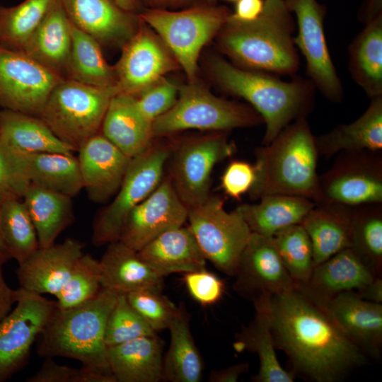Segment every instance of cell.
Segmentation results:
<instances>
[{"instance_id":"7","label":"cell","mask_w":382,"mask_h":382,"mask_svg":"<svg viewBox=\"0 0 382 382\" xmlns=\"http://www.w3.org/2000/svg\"><path fill=\"white\" fill-rule=\"evenodd\" d=\"M229 14L224 6L202 4L180 11L144 9L138 16L156 31L194 83L201 50L219 33Z\"/></svg>"},{"instance_id":"22","label":"cell","mask_w":382,"mask_h":382,"mask_svg":"<svg viewBox=\"0 0 382 382\" xmlns=\"http://www.w3.org/2000/svg\"><path fill=\"white\" fill-rule=\"evenodd\" d=\"M71 23L99 43L122 46L140 23L113 0H58Z\"/></svg>"},{"instance_id":"28","label":"cell","mask_w":382,"mask_h":382,"mask_svg":"<svg viewBox=\"0 0 382 382\" xmlns=\"http://www.w3.org/2000/svg\"><path fill=\"white\" fill-rule=\"evenodd\" d=\"M71 42V23L56 0L20 50L65 79Z\"/></svg>"},{"instance_id":"13","label":"cell","mask_w":382,"mask_h":382,"mask_svg":"<svg viewBox=\"0 0 382 382\" xmlns=\"http://www.w3.org/2000/svg\"><path fill=\"white\" fill-rule=\"evenodd\" d=\"M15 308L0 320V382L27 362L31 347L57 308L55 301L17 289Z\"/></svg>"},{"instance_id":"19","label":"cell","mask_w":382,"mask_h":382,"mask_svg":"<svg viewBox=\"0 0 382 382\" xmlns=\"http://www.w3.org/2000/svg\"><path fill=\"white\" fill-rule=\"evenodd\" d=\"M83 189L90 200L104 203L118 191L132 158L100 132L90 138L77 151Z\"/></svg>"},{"instance_id":"47","label":"cell","mask_w":382,"mask_h":382,"mask_svg":"<svg viewBox=\"0 0 382 382\" xmlns=\"http://www.w3.org/2000/svg\"><path fill=\"white\" fill-rule=\"evenodd\" d=\"M178 88L173 83L161 79L135 97L138 110L151 124L175 104Z\"/></svg>"},{"instance_id":"25","label":"cell","mask_w":382,"mask_h":382,"mask_svg":"<svg viewBox=\"0 0 382 382\" xmlns=\"http://www.w3.org/2000/svg\"><path fill=\"white\" fill-rule=\"evenodd\" d=\"M138 254L162 277L205 269L206 259L188 226L162 233L139 250Z\"/></svg>"},{"instance_id":"55","label":"cell","mask_w":382,"mask_h":382,"mask_svg":"<svg viewBox=\"0 0 382 382\" xmlns=\"http://www.w3.org/2000/svg\"><path fill=\"white\" fill-rule=\"evenodd\" d=\"M216 0H141L143 4H146L151 8H162L170 7L187 8L202 4H214Z\"/></svg>"},{"instance_id":"42","label":"cell","mask_w":382,"mask_h":382,"mask_svg":"<svg viewBox=\"0 0 382 382\" xmlns=\"http://www.w3.org/2000/svg\"><path fill=\"white\" fill-rule=\"evenodd\" d=\"M275 248L291 277L299 285L306 282L314 268L311 239L301 224L289 226L272 236Z\"/></svg>"},{"instance_id":"40","label":"cell","mask_w":382,"mask_h":382,"mask_svg":"<svg viewBox=\"0 0 382 382\" xmlns=\"http://www.w3.org/2000/svg\"><path fill=\"white\" fill-rule=\"evenodd\" d=\"M377 277L382 271V203L354 207L351 247Z\"/></svg>"},{"instance_id":"38","label":"cell","mask_w":382,"mask_h":382,"mask_svg":"<svg viewBox=\"0 0 382 382\" xmlns=\"http://www.w3.org/2000/svg\"><path fill=\"white\" fill-rule=\"evenodd\" d=\"M71 36L65 79L96 87L116 86L115 68L106 62L99 42L72 23Z\"/></svg>"},{"instance_id":"37","label":"cell","mask_w":382,"mask_h":382,"mask_svg":"<svg viewBox=\"0 0 382 382\" xmlns=\"http://www.w3.org/2000/svg\"><path fill=\"white\" fill-rule=\"evenodd\" d=\"M30 183L73 197L83 189L78 158L73 154H26Z\"/></svg>"},{"instance_id":"10","label":"cell","mask_w":382,"mask_h":382,"mask_svg":"<svg viewBox=\"0 0 382 382\" xmlns=\"http://www.w3.org/2000/svg\"><path fill=\"white\" fill-rule=\"evenodd\" d=\"M187 221L206 260L233 277L252 233L240 214L227 212L221 197L209 195L188 209Z\"/></svg>"},{"instance_id":"14","label":"cell","mask_w":382,"mask_h":382,"mask_svg":"<svg viewBox=\"0 0 382 382\" xmlns=\"http://www.w3.org/2000/svg\"><path fill=\"white\" fill-rule=\"evenodd\" d=\"M64 78L25 52L0 44V107L39 116Z\"/></svg>"},{"instance_id":"21","label":"cell","mask_w":382,"mask_h":382,"mask_svg":"<svg viewBox=\"0 0 382 382\" xmlns=\"http://www.w3.org/2000/svg\"><path fill=\"white\" fill-rule=\"evenodd\" d=\"M320 307L366 356L381 357V303L364 300L355 291H349L336 295Z\"/></svg>"},{"instance_id":"48","label":"cell","mask_w":382,"mask_h":382,"mask_svg":"<svg viewBox=\"0 0 382 382\" xmlns=\"http://www.w3.org/2000/svg\"><path fill=\"white\" fill-rule=\"evenodd\" d=\"M184 280L190 295L203 306L215 303L223 294L222 281L205 269L185 273Z\"/></svg>"},{"instance_id":"39","label":"cell","mask_w":382,"mask_h":382,"mask_svg":"<svg viewBox=\"0 0 382 382\" xmlns=\"http://www.w3.org/2000/svg\"><path fill=\"white\" fill-rule=\"evenodd\" d=\"M0 235L11 257L18 264L40 248L35 226L22 198H3L0 205Z\"/></svg>"},{"instance_id":"30","label":"cell","mask_w":382,"mask_h":382,"mask_svg":"<svg viewBox=\"0 0 382 382\" xmlns=\"http://www.w3.org/2000/svg\"><path fill=\"white\" fill-rule=\"evenodd\" d=\"M107 360L117 382L162 380V344L156 335L108 347Z\"/></svg>"},{"instance_id":"56","label":"cell","mask_w":382,"mask_h":382,"mask_svg":"<svg viewBox=\"0 0 382 382\" xmlns=\"http://www.w3.org/2000/svg\"><path fill=\"white\" fill-rule=\"evenodd\" d=\"M363 299L381 303L382 302V279L376 277L371 282L362 288L355 291Z\"/></svg>"},{"instance_id":"16","label":"cell","mask_w":382,"mask_h":382,"mask_svg":"<svg viewBox=\"0 0 382 382\" xmlns=\"http://www.w3.org/2000/svg\"><path fill=\"white\" fill-rule=\"evenodd\" d=\"M233 290L253 303L296 289L272 237L251 233L233 276Z\"/></svg>"},{"instance_id":"8","label":"cell","mask_w":382,"mask_h":382,"mask_svg":"<svg viewBox=\"0 0 382 382\" xmlns=\"http://www.w3.org/2000/svg\"><path fill=\"white\" fill-rule=\"evenodd\" d=\"M178 95L173 107L153 122L154 138L186 129L221 132L263 122L253 108L218 98L195 82L179 88Z\"/></svg>"},{"instance_id":"1","label":"cell","mask_w":382,"mask_h":382,"mask_svg":"<svg viewBox=\"0 0 382 382\" xmlns=\"http://www.w3.org/2000/svg\"><path fill=\"white\" fill-rule=\"evenodd\" d=\"M268 310L276 348L286 354L295 375L337 382L366 361L328 313L297 287L271 296Z\"/></svg>"},{"instance_id":"52","label":"cell","mask_w":382,"mask_h":382,"mask_svg":"<svg viewBox=\"0 0 382 382\" xmlns=\"http://www.w3.org/2000/svg\"><path fill=\"white\" fill-rule=\"evenodd\" d=\"M265 6L264 0H238L235 11L231 16L241 21H252L262 14Z\"/></svg>"},{"instance_id":"4","label":"cell","mask_w":382,"mask_h":382,"mask_svg":"<svg viewBox=\"0 0 382 382\" xmlns=\"http://www.w3.org/2000/svg\"><path fill=\"white\" fill-rule=\"evenodd\" d=\"M211 65L218 83L229 93L246 100L262 117L266 125L263 145L311 110L315 87L311 81L297 78L284 81L272 74L245 69L221 58L214 59Z\"/></svg>"},{"instance_id":"44","label":"cell","mask_w":382,"mask_h":382,"mask_svg":"<svg viewBox=\"0 0 382 382\" xmlns=\"http://www.w3.org/2000/svg\"><path fill=\"white\" fill-rule=\"evenodd\" d=\"M154 335L156 331L129 304L126 295L120 294L106 323L105 342L107 347Z\"/></svg>"},{"instance_id":"2","label":"cell","mask_w":382,"mask_h":382,"mask_svg":"<svg viewBox=\"0 0 382 382\" xmlns=\"http://www.w3.org/2000/svg\"><path fill=\"white\" fill-rule=\"evenodd\" d=\"M284 0H265L257 19L241 21L228 15L219 31L221 50L239 67L272 74L292 75L299 66L294 23Z\"/></svg>"},{"instance_id":"36","label":"cell","mask_w":382,"mask_h":382,"mask_svg":"<svg viewBox=\"0 0 382 382\" xmlns=\"http://www.w3.org/2000/svg\"><path fill=\"white\" fill-rule=\"evenodd\" d=\"M169 348L163 359L162 380L169 382H199L203 374V361L190 327V316L183 306L168 328Z\"/></svg>"},{"instance_id":"32","label":"cell","mask_w":382,"mask_h":382,"mask_svg":"<svg viewBox=\"0 0 382 382\" xmlns=\"http://www.w3.org/2000/svg\"><path fill=\"white\" fill-rule=\"evenodd\" d=\"M256 204L244 203L235 210L243 217L252 233L272 236L278 231L301 224L315 206L306 197L272 194L259 199Z\"/></svg>"},{"instance_id":"18","label":"cell","mask_w":382,"mask_h":382,"mask_svg":"<svg viewBox=\"0 0 382 382\" xmlns=\"http://www.w3.org/2000/svg\"><path fill=\"white\" fill-rule=\"evenodd\" d=\"M187 214V207L166 176L131 211L118 241L138 252L162 233L183 226Z\"/></svg>"},{"instance_id":"45","label":"cell","mask_w":382,"mask_h":382,"mask_svg":"<svg viewBox=\"0 0 382 382\" xmlns=\"http://www.w3.org/2000/svg\"><path fill=\"white\" fill-rule=\"evenodd\" d=\"M125 295L129 304L156 332L168 329L180 310L161 291L141 289Z\"/></svg>"},{"instance_id":"11","label":"cell","mask_w":382,"mask_h":382,"mask_svg":"<svg viewBox=\"0 0 382 382\" xmlns=\"http://www.w3.org/2000/svg\"><path fill=\"white\" fill-rule=\"evenodd\" d=\"M382 203V157L378 151L338 153L332 167L318 178L315 204L349 207Z\"/></svg>"},{"instance_id":"57","label":"cell","mask_w":382,"mask_h":382,"mask_svg":"<svg viewBox=\"0 0 382 382\" xmlns=\"http://www.w3.org/2000/svg\"><path fill=\"white\" fill-rule=\"evenodd\" d=\"M122 9L136 14H139L142 9L141 0H113Z\"/></svg>"},{"instance_id":"24","label":"cell","mask_w":382,"mask_h":382,"mask_svg":"<svg viewBox=\"0 0 382 382\" xmlns=\"http://www.w3.org/2000/svg\"><path fill=\"white\" fill-rule=\"evenodd\" d=\"M99 267L102 288L118 294L141 289L162 291L163 277L150 267L137 251L120 241L108 244Z\"/></svg>"},{"instance_id":"15","label":"cell","mask_w":382,"mask_h":382,"mask_svg":"<svg viewBox=\"0 0 382 382\" xmlns=\"http://www.w3.org/2000/svg\"><path fill=\"white\" fill-rule=\"evenodd\" d=\"M284 1L296 16L298 32L294 40L305 58L307 75L328 100L340 102L342 86L325 40V8L317 0Z\"/></svg>"},{"instance_id":"20","label":"cell","mask_w":382,"mask_h":382,"mask_svg":"<svg viewBox=\"0 0 382 382\" xmlns=\"http://www.w3.org/2000/svg\"><path fill=\"white\" fill-rule=\"evenodd\" d=\"M84 243L66 238L60 243L39 248L16 270L20 287L37 294L55 296L83 254Z\"/></svg>"},{"instance_id":"53","label":"cell","mask_w":382,"mask_h":382,"mask_svg":"<svg viewBox=\"0 0 382 382\" xmlns=\"http://www.w3.org/2000/svg\"><path fill=\"white\" fill-rule=\"evenodd\" d=\"M250 368L248 362L236 364L220 370H212L209 376L210 382H236Z\"/></svg>"},{"instance_id":"43","label":"cell","mask_w":382,"mask_h":382,"mask_svg":"<svg viewBox=\"0 0 382 382\" xmlns=\"http://www.w3.org/2000/svg\"><path fill=\"white\" fill-rule=\"evenodd\" d=\"M101 289L99 260L83 253L55 295L57 307L67 309L79 306L94 298Z\"/></svg>"},{"instance_id":"5","label":"cell","mask_w":382,"mask_h":382,"mask_svg":"<svg viewBox=\"0 0 382 382\" xmlns=\"http://www.w3.org/2000/svg\"><path fill=\"white\" fill-rule=\"evenodd\" d=\"M119 295L102 288L94 298L79 306L67 309L57 307L38 336L37 354L44 358L66 357L110 369L105 332Z\"/></svg>"},{"instance_id":"50","label":"cell","mask_w":382,"mask_h":382,"mask_svg":"<svg viewBox=\"0 0 382 382\" xmlns=\"http://www.w3.org/2000/svg\"><path fill=\"white\" fill-rule=\"evenodd\" d=\"M40 368L26 378V382H71L77 369L57 364L52 357L45 358Z\"/></svg>"},{"instance_id":"29","label":"cell","mask_w":382,"mask_h":382,"mask_svg":"<svg viewBox=\"0 0 382 382\" xmlns=\"http://www.w3.org/2000/svg\"><path fill=\"white\" fill-rule=\"evenodd\" d=\"M270 298L253 303L255 313L253 319L236 335L233 347L237 352L255 353L259 359V370L254 382H293L295 374L280 365L276 354V345L272 332L268 310Z\"/></svg>"},{"instance_id":"27","label":"cell","mask_w":382,"mask_h":382,"mask_svg":"<svg viewBox=\"0 0 382 382\" xmlns=\"http://www.w3.org/2000/svg\"><path fill=\"white\" fill-rule=\"evenodd\" d=\"M100 132L129 158L144 151L154 139L152 124L140 113L135 97L125 93L111 98Z\"/></svg>"},{"instance_id":"49","label":"cell","mask_w":382,"mask_h":382,"mask_svg":"<svg viewBox=\"0 0 382 382\" xmlns=\"http://www.w3.org/2000/svg\"><path fill=\"white\" fill-rule=\"evenodd\" d=\"M255 180L254 165L243 161H233L222 175L221 186L228 196L239 199L250 191Z\"/></svg>"},{"instance_id":"33","label":"cell","mask_w":382,"mask_h":382,"mask_svg":"<svg viewBox=\"0 0 382 382\" xmlns=\"http://www.w3.org/2000/svg\"><path fill=\"white\" fill-rule=\"evenodd\" d=\"M349 47V69L366 95L382 96V13L366 21Z\"/></svg>"},{"instance_id":"59","label":"cell","mask_w":382,"mask_h":382,"mask_svg":"<svg viewBox=\"0 0 382 382\" xmlns=\"http://www.w3.org/2000/svg\"><path fill=\"white\" fill-rule=\"evenodd\" d=\"M226 1H238V0H226Z\"/></svg>"},{"instance_id":"34","label":"cell","mask_w":382,"mask_h":382,"mask_svg":"<svg viewBox=\"0 0 382 382\" xmlns=\"http://www.w3.org/2000/svg\"><path fill=\"white\" fill-rule=\"evenodd\" d=\"M0 139L25 154L75 152L38 116L7 109L0 112Z\"/></svg>"},{"instance_id":"31","label":"cell","mask_w":382,"mask_h":382,"mask_svg":"<svg viewBox=\"0 0 382 382\" xmlns=\"http://www.w3.org/2000/svg\"><path fill=\"white\" fill-rule=\"evenodd\" d=\"M318 154L330 158L341 151L382 149V96L371 98L366 110L349 124L316 137Z\"/></svg>"},{"instance_id":"12","label":"cell","mask_w":382,"mask_h":382,"mask_svg":"<svg viewBox=\"0 0 382 382\" xmlns=\"http://www.w3.org/2000/svg\"><path fill=\"white\" fill-rule=\"evenodd\" d=\"M236 151L235 144L221 133L187 139L173 147L168 177L187 209L208 198L215 165Z\"/></svg>"},{"instance_id":"9","label":"cell","mask_w":382,"mask_h":382,"mask_svg":"<svg viewBox=\"0 0 382 382\" xmlns=\"http://www.w3.org/2000/svg\"><path fill=\"white\" fill-rule=\"evenodd\" d=\"M172 146L152 144L132 158L122 184L112 202L96 217L92 242L96 246L118 241L131 211L145 199L163 178Z\"/></svg>"},{"instance_id":"51","label":"cell","mask_w":382,"mask_h":382,"mask_svg":"<svg viewBox=\"0 0 382 382\" xmlns=\"http://www.w3.org/2000/svg\"><path fill=\"white\" fill-rule=\"evenodd\" d=\"M71 382H117L110 369L83 364L74 375Z\"/></svg>"},{"instance_id":"46","label":"cell","mask_w":382,"mask_h":382,"mask_svg":"<svg viewBox=\"0 0 382 382\" xmlns=\"http://www.w3.org/2000/svg\"><path fill=\"white\" fill-rule=\"evenodd\" d=\"M30 184L26 154L0 139V195L22 198Z\"/></svg>"},{"instance_id":"6","label":"cell","mask_w":382,"mask_h":382,"mask_svg":"<svg viewBox=\"0 0 382 382\" xmlns=\"http://www.w3.org/2000/svg\"><path fill=\"white\" fill-rule=\"evenodd\" d=\"M117 86L96 87L64 79L50 93L39 117L75 151L100 132Z\"/></svg>"},{"instance_id":"23","label":"cell","mask_w":382,"mask_h":382,"mask_svg":"<svg viewBox=\"0 0 382 382\" xmlns=\"http://www.w3.org/2000/svg\"><path fill=\"white\" fill-rule=\"evenodd\" d=\"M376 277L353 250L347 248L315 266L308 280L296 287L321 306L342 292L362 288Z\"/></svg>"},{"instance_id":"60","label":"cell","mask_w":382,"mask_h":382,"mask_svg":"<svg viewBox=\"0 0 382 382\" xmlns=\"http://www.w3.org/2000/svg\"><path fill=\"white\" fill-rule=\"evenodd\" d=\"M0 112H1V109H0Z\"/></svg>"},{"instance_id":"41","label":"cell","mask_w":382,"mask_h":382,"mask_svg":"<svg viewBox=\"0 0 382 382\" xmlns=\"http://www.w3.org/2000/svg\"><path fill=\"white\" fill-rule=\"evenodd\" d=\"M56 0H23L0 6V44L20 50L39 26Z\"/></svg>"},{"instance_id":"54","label":"cell","mask_w":382,"mask_h":382,"mask_svg":"<svg viewBox=\"0 0 382 382\" xmlns=\"http://www.w3.org/2000/svg\"><path fill=\"white\" fill-rule=\"evenodd\" d=\"M4 264L0 259V320L11 311L17 300V289L10 288L4 279L2 270Z\"/></svg>"},{"instance_id":"35","label":"cell","mask_w":382,"mask_h":382,"mask_svg":"<svg viewBox=\"0 0 382 382\" xmlns=\"http://www.w3.org/2000/svg\"><path fill=\"white\" fill-rule=\"evenodd\" d=\"M22 200L35 226L40 248L55 243L73 220L71 197L30 183Z\"/></svg>"},{"instance_id":"17","label":"cell","mask_w":382,"mask_h":382,"mask_svg":"<svg viewBox=\"0 0 382 382\" xmlns=\"http://www.w3.org/2000/svg\"><path fill=\"white\" fill-rule=\"evenodd\" d=\"M175 65L168 49L140 21L135 33L122 45L121 57L114 67L116 86L119 93L136 97L162 79Z\"/></svg>"},{"instance_id":"26","label":"cell","mask_w":382,"mask_h":382,"mask_svg":"<svg viewBox=\"0 0 382 382\" xmlns=\"http://www.w3.org/2000/svg\"><path fill=\"white\" fill-rule=\"evenodd\" d=\"M354 207L315 204L301 222L313 247L314 267L351 247Z\"/></svg>"},{"instance_id":"58","label":"cell","mask_w":382,"mask_h":382,"mask_svg":"<svg viewBox=\"0 0 382 382\" xmlns=\"http://www.w3.org/2000/svg\"><path fill=\"white\" fill-rule=\"evenodd\" d=\"M5 197H3L0 195V205L2 202L3 198ZM0 259L6 263L7 261H8L10 259H11L9 253H8L0 235Z\"/></svg>"},{"instance_id":"3","label":"cell","mask_w":382,"mask_h":382,"mask_svg":"<svg viewBox=\"0 0 382 382\" xmlns=\"http://www.w3.org/2000/svg\"><path fill=\"white\" fill-rule=\"evenodd\" d=\"M252 199L272 194L306 197L316 203L318 192V152L306 117L286 126L268 144L255 149Z\"/></svg>"}]
</instances>
